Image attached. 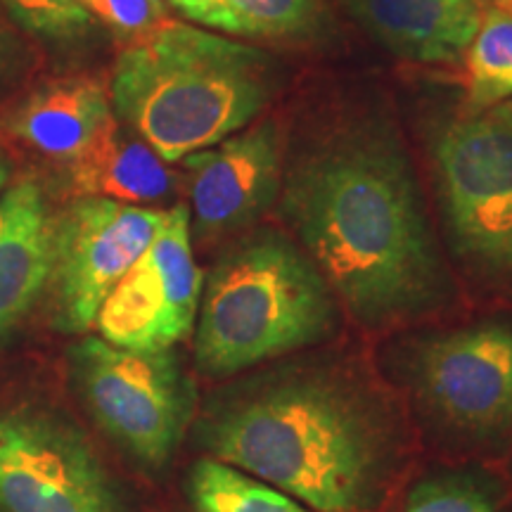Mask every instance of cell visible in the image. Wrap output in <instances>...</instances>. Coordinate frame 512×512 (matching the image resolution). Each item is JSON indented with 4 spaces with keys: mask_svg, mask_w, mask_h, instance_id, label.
Masks as SVG:
<instances>
[{
    "mask_svg": "<svg viewBox=\"0 0 512 512\" xmlns=\"http://www.w3.org/2000/svg\"><path fill=\"white\" fill-rule=\"evenodd\" d=\"M280 214L366 328L408 323L451 302L411 157L384 117L351 119L294 159Z\"/></svg>",
    "mask_w": 512,
    "mask_h": 512,
    "instance_id": "1",
    "label": "cell"
},
{
    "mask_svg": "<svg viewBox=\"0 0 512 512\" xmlns=\"http://www.w3.org/2000/svg\"><path fill=\"white\" fill-rule=\"evenodd\" d=\"M197 446L316 512H370L403 463V425L347 358L292 354L223 384L192 422Z\"/></svg>",
    "mask_w": 512,
    "mask_h": 512,
    "instance_id": "2",
    "label": "cell"
},
{
    "mask_svg": "<svg viewBox=\"0 0 512 512\" xmlns=\"http://www.w3.org/2000/svg\"><path fill=\"white\" fill-rule=\"evenodd\" d=\"M273 88L264 50L169 19L121 50L110 100L121 124L176 164L247 128Z\"/></svg>",
    "mask_w": 512,
    "mask_h": 512,
    "instance_id": "3",
    "label": "cell"
},
{
    "mask_svg": "<svg viewBox=\"0 0 512 512\" xmlns=\"http://www.w3.org/2000/svg\"><path fill=\"white\" fill-rule=\"evenodd\" d=\"M195 323L197 368L223 380L328 342L339 306L297 240L254 226L211 266Z\"/></svg>",
    "mask_w": 512,
    "mask_h": 512,
    "instance_id": "4",
    "label": "cell"
},
{
    "mask_svg": "<svg viewBox=\"0 0 512 512\" xmlns=\"http://www.w3.org/2000/svg\"><path fill=\"white\" fill-rule=\"evenodd\" d=\"M430 155L456 259L479 278L512 285V102L439 124Z\"/></svg>",
    "mask_w": 512,
    "mask_h": 512,
    "instance_id": "5",
    "label": "cell"
},
{
    "mask_svg": "<svg viewBox=\"0 0 512 512\" xmlns=\"http://www.w3.org/2000/svg\"><path fill=\"white\" fill-rule=\"evenodd\" d=\"M69 373L83 406L128 456L152 470L169 463L195 418V387L174 351L86 337L69 349Z\"/></svg>",
    "mask_w": 512,
    "mask_h": 512,
    "instance_id": "6",
    "label": "cell"
},
{
    "mask_svg": "<svg viewBox=\"0 0 512 512\" xmlns=\"http://www.w3.org/2000/svg\"><path fill=\"white\" fill-rule=\"evenodd\" d=\"M396 366L441 432L486 441L512 427V323L484 320L418 335Z\"/></svg>",
    "mask_w": 512,
    "mask_h": 512,
    "instance_id": "7",
    "label": "cell"
},
{
    "mask_svg": "<svg viewBox=\"0 0 512 512\" xmlns=\"http://www.w3.org/2000/svg\"><path fill=\"white\" fill-rule=\"evenodd\" d=\"M166 211L107 197H74L53 223V320L81 335L98 320L110 292L162 228Z\"/></svg>",
    "mask_w": 512,
    "mask_h": 512,
    "instance_id": "8",
    "label": "cell"
},
{
    "mask_svg": "<svg viewBox=\"0 0 512 512\" xmlns=\"http://www.w3.org/2000/svg\"><path fill=\"white\" fill-rule=\"evenodd\" d=\"M0 510L126 512L91 441L31 408L0 413Z\"/></svg>",
    "mask_w": 512,
    "mask_h": 512,
    "instance_id": "9",
    "label": "cell"
},
{
    "mask_svg": "<svg viewBox=\"0 0 512 512\" xmlns=\"http://www.w3.org/2000/svg\"><path fill=\"white\" fill-rule=\"evenodd\" d=\"M204 275L192 256L190 209H166L164 223L105 299L100 337L131 351H166L190 335L200 311Z\"/></svg>",
    "mask_w": 512,
    "mask_h": 512,
    "instance_id": "10",
    "label": "cell"
},
{
    "mask_svg": "<svg viewBox=\"0 0 512 512\" xmlns=\"http://www.w3.org/2000/svg\"><path fill=\"white\" fill-rule=\"evenodd\" d=\"M197 240L221 242L259 226L283 192V136L273 119L183 159Z\"/></svg>",
    "mask_w": 512,
    "mask_h": 512,
    "instance_id": "11",
    "label": "cell"
},
{
    "mask_svg": "<svg viewBox=\"0 0 512 512\" xmlns=\"http://www.w3.org/2000/svg\"><path fill=\"white\" fill-rule=\"evenodd\" d=\"M351 17L401 60L453 64L475 38L489 0H342Z\"/></svg>",
    "mask_w": 512,
    "mask_h": 512,
    "instance_id": "12",
    "label": "cell"
},
{
    "mask_svg": "<svg viewBox=\"0 0 512 512\" xmlns=\"http://www.w3.org/2000/svg\"><path fill=\"white\" fill-rule=\"evenodd\" d=\"M117 119L110 91L95 76L38 83L5 112L3 131L55 162H67Z\"/></svg>",
    "mask_w": 512,
    "mask_h": 512,
    "instance_id": "13",
    "label": "cell"
},
{
    "mask_svg": "<svg viewBox=\"0 0 512 512\" xmlns=\"http://www.w3.org/2000/svg\"><path fill=\"white\" fill-rule=\"evenodd\" d=\"M53 223L34 178L8 183L0 195V337L34 309L53 275Z\"/></svg>",
    "mask_w": 512,
    "mask_h": 512,
    "instance_id": "14",
    "label": "cell"
},
{
    "mask_svg": "<svg viewBox=\"0 0 512 512\" xmlns=\"http://www.w3.org/2000/svg\"><path fill=\"white\" fill-rule=\"evenodd\" d=\"M60 166L74 197H107L136 207L169 200L181 185L171 164L119 119Z\"/></svg>",
    "mask_w": 512,
    "mask_h": 512,
    "instance_id": "15",
    "label": "cell"
},
{
    "mask_svg": "<svg viewBox=\"0 0 512 512\" xmlns=\"http://www.w3.org/2000/svg\"><path fill=\"white\" fill-rule=\"evenodd\" d=\"M207 29L245 38L309 41L325 24L323 0H169Z\"/></svg>",
    "mask_w": 512,
    "mask_h": 512,
    "instance_id": "16",
    "label": "cell"
},
{
    "mask_svg": "<svg viewBox=\"0 0 512 512\" xmlns=\"http://www.w3.org/2000/svg\"><path fill=\"white\" fill-rule=\"evenodd\" d=\"M195 512H316L264 479L216 458H202L188 472Z\"/></svg>",
    "mask_w": 512,
    "mask_h": 512,
    "instance_id": "17",
    "label": "cell"
},
{
    "mask_svg": "<svg viewBox=\"0 0 512 512\" xmlns=\"http://www.w3.org/2000/svg\"><path fill=\"white\" fill-rule=\"evenodd\" d=\"M467 112H482L512 98V15L489 0L465 50Z\"/></svg>",
    "mask_w": 512,
    "mask_h": 512,
    "instance_id": "18",
    "label": "cell"
},
{
    "mask_svg": "<svg viewBox=\"0 0 512 512\" xmlns=\"http://www.w3.org/2000/svg\"><path fill=\"white\" fill-rule=\"evenodd\" d=\"M401 512H501V505L482 472L439 470L408 491Z\"/></svg>",
    "mask_w": 512,
    "mask_h": 512,
    "instance_id": "19",
    "label": "cell"
},
{
    "mask_svg": "<svg viewBox=\"0 0 512 512\" xmlns=\"http://www.w3.org/2000/svg\"><path fill=\"white\" fill-rule=\"evenodd\" d=\"M0 10L17 29L50 41H72L93 22L83 0H0Z\"/></svg>",
    "mask_w": 512,
    "mask_h": 512,
    "instance_id": "20",
    "label": "cell"
},
{
    "mask_svg": "<svg viewBox=\"0 0 512 512\" xmlns=\"http://www.w3.org/2000/svg\"><path fill=\"white\" fill-rule=\"evenodd\" d=\"M91 17L128 41H138L169 22L164 0H83Z\"/></svg>",
    "mask_w": 512,
    "mask_h": 512,
    "instance_id": "21",
    "label": "cell"
},
{
    "mask_svg": "<svg viewBox=\"0 0 512 512\" xmlns=\"http://www.w3.org/2000/svg\"><path fill=\"white\" fill-rule=\"evenodd\" d=\"M31 62V50L15 24L0 10V93L12 86Z\"/></svg>",
    "mask_w": 512,
    "mask_h": 512,
    "instance_id": "22",
    "label": "cell"
},
{
    "mask_svg": "<svg viewBox=\"0 0 512 512\" xmlns=\"http://www.w3.org/2000/svg\"><path fill=\"white\" fill-rule=\"evenodd\" d=\"M10 174H12V162H10V157L5 155L3 150H0V195H3V190L8 188Z\"/></svg>",
    "mask_w": 512,
    "mask_h": 512,
    "instance_id": "23",
    "label": "cell"
},
{
    "mask_svg": "<svg viewBox=\"0 0 512 512\" xmlns=\"http://www.w3.org/2000/svg\"><path fill=\"white\" fill-rule=\"evenodd\" d=\"M491 3H494V5H498V8L508 10V12H510V15H512V0H491Z\"/></svg>",
    "mask_w": 512,
    "mask_h": 512,
    "instance_id": "24",
    "label": "cell"
}]
</instances>
